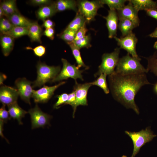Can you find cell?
I'll return each instance as SVG.
<instances>
[{
	"instance_id": "cell-48",
	"label": "cell",
	"mask_w": 157,
	"mask_h": 157,
	"mask_svg": "<svg viewBox=\"0 0 157 157\" xmlns=\"http://www.w3.org/2000/svg\"><path fill=\"white\" fill-rule=\"evenodd\" d=\"M153 47L157 51V41L155 42Z\"/></svg>"
},
{
	"instance_id": "cell-31",
	"label": "cell",
	"mask_w": 157,
	"mask_h": 157,
	"mask_svg": "<svg viewBox=\"0 0 157 157\" xmlns=\"http://www.w3.org/2000/svg\"><path fill=\"white\" fill-rule=\"evenodd\" d=\"M90 36L88 34L81 39L74 40L73 42L79 49L84 48H88L92 46L90 43Z\"/></svg>"
},
{
	"instance_id": "cell-30",
	"label": "cell",
	"mask_w": 157,
	"mask_h": 157,
	"mask_svg": "<svg viewBox=\"0 0 157 157\" xmlns=\"http://www.w3.org/2000/svg\"><path fill=\"white\" fill-rule=\"evenodd\" d=\"M76 32L70 30L65 29L59 35V38L65 41L67 44L74 40Z\"/></svg>"
},
{
	"instance_id": "cell-47",
	"label": "cell",
	"mask_w": 157,
	"mask_h": 157,
	"mask_svg": "<svg viewBox=\"0 0 157 157\" xmlns=\"http://www.w3.org/2000/svg\"><path fill=\"white\" fill-rule=\"evenodd\" d=\"M154 90L155 93L157 94V83L154 85Z\"/></svg>"
},
{
	"instance_id": "cell-38",
	"label": "cell",
	"mask_w": 157,
	"mask_h": 157,
	"mask_svg": "<svg viewBox=\"0 0 157 157\" xmlns=\"http://www.w3.org/2000/svg\"><path fill=\"white\" fill-rule=\"evenodd\" d=\"M29 3L35 6H39L40 7L49 5L52 3L53 1L50 0H31L29 1Z\"/></svg>"
},
{
	"instance_id": "cell-16",
	"label": "cell",
	"mask_w": 157,
	"mask_h": 157,
	"mask_svg": "<svg viewBox=\"0 0 157 157\" xmlns=\"http://www.w3.org/2000/svg\"><path fill=\"white\" fill-rule=\"evenodd\" d=\"M57 12L55 1L51 4L40 7L36 11V15L38 19L43 21L54 15Z\"/></svg>"
},
{
	"instance_id": "cell-8",
	"label": "cell",
	"mask_w": 157,
	"mask_h": 157,
	"mask_svg": "<svg viewBox=\"0 0 157 157\" xmlns=\"http://www.w3.org/2000/svg\"><path fill=\"white\" fill-rule=\"evenodd\" d=\"M114 38L117 42L120 49L126 51L133 57L141 60L136 51V46L138 39L134 33L132 32L124 37L118 38L115 36Z\"/></svg>"
},
{
	"instance_id": "cell-20",
	"label": "cell",
	"mask_w": 157,
	"mask_h": 157,
	"mask_svg": "<svg viewBox=\"0 0 157 157\" xmlns=\"http://www.w3.org/2000/svg\"><path fill=\"white\" fill-rule=\"evenodd\" d=\"M138 12L140 10L147 11L151 9L157 10V2L152 0H129Z\"/></svg>"
},
{
	"instance_id": "cell-27",
	"label": "cell",
	"mask_w": 157,
	"mask_h": 157,
	"mask_svg": "<svg viewBox=\"0 0 157 157\" xmlns=\"http://www.w3.org/2000/svg\"><path fill=\"white\" fill-rule=\"evenodd\" d=\"M101 3L103 5H107L110 10L118 11L121 9L125 5L127 0H101Z\"/></svg>"
},
{
	"instance_id": "cell-19",
	"label": "cell",
	"mask_w": 157,
	"mask_h": 157,
	"mask_svg": "<svg viewBox=\"0 0 157 157\" xmlns=\"http://www.w3.org/2000/svg\"><path fill=\"white\" fill-rule=\"evenodd\" d=\"M14 39L8 35L1 34L0 44L2 52L5 56H8L13 50Z\"/></svg>"
},
{
	"instance_id": "cell-6",
	"label": "cell",
	"mask_w": 157,
	"mask_h": 157,
	"mask_svg": "<svg viewBox=\"0 0 157 157\" xmlns=\"http://www.w3.org/2000/svg\"><path fill=\"white\" fill-rule=\"evenodd\" d=\"M77 12L85 19L87 23L94 20L98 10L103 7L100 0H80L77 2Z\"/></svg>"
},
{
	"instance_id": "cell-40",
	"label": "cell",
	"mask_w": 157,
	"mask_h": 157,
	"mask_svg": "<svg viewBox=\"0 0 157 157\" xmlns=\"http://www.w3.org/2000/svg\"><path fill=\"white\" fill-rule=\"evenodd\" d=\"M55 31L53 28H46L43 31V35L53 40L54 38Z\"/></svg>"
},
{
	"instance_id": "cell-5",
	"label": "cell",
	"mask_w": 157,
	"mask_h": 157,
	"mask_svg": "<svg viewBox=\"0 0 157 157\" xmlns=\"http://www.w3.org/2000/svg\"><path fill=\"white\" fill-rule=\"evenodd\" d=\"M120 48H116L113 51L109 53H105L102 57V62L99 67L98 72L95 76L101 74L110 75L115 72V69L116 67L119 58Z\"/></svg>"
},
{
	"instance_id": "cell-37",
	"label": "cell",
	"mask_w": 157,
	"mask_h": 157,
	"mask_svg": "<svg viewBox=\"0 0 157 157\" xmlns=\"http://www.w3.org/2000/svg\"><path fill=\"white\" fill-rule=\"evenodd\" d=\"M76 101V96L75 92L73 90L71 93L68 94V99L65 104L70 105L72 107L73 109V116H74V114L76 111L75 110Z\"/></svg>"
},
{
	"instance_id": "cell-49",
	"label": "cell",
	"mask_w": 157,
	"mask_h": 157,
	"mask_svg": "<svg viewBox=\"0 0 157 157\" xmlns=\"http://www.w3.org/2000/svg\"><path fill=\"white\" fill-rule=\"evenodd\" d=\"M121 157H127V156L126 155H123Z\"/></svg>"
},
{
	"instance_id": "cell-45",
	"label": "cell",
	"mask_w": 157,
	"mask_h": 157,
	"mask_svg": "<svg viewBox=\"0 0 157 157\" xmlns=\"http://www.w3.org/2000/svg\"><path fill=\"white\" fill-rule=\"evenodd\" d=\"M149 36L151 38H157V27L153 32L149 35Z\"/></svg>"
},
{
	"instance_id": "cell-17",
	"label": "cell",
	"mask_w": 157,
	"mask_h": 157,
	"mask_svg": "<svg viewBox=\"0 0 157 157\" xmlns=\"http://www.w3.org/2000/svg\"><path fill=\"white\" fill-rule=\"evenodd\" d=\"M42 27L37 21L32 22L28 28V35L31 42H36L41 43V38L43 32Z\"/></svg>"
},
{
	"instance_id": "cell-23",
	"label": "cell",
	"mask_w": 157,
	"mask_h": 157,
	"mask_svg": "<svg viewBox=\"0 0 157 157\" xmlns=\"http://www.w3.org/2000/svg\"><path fill=\"white\" fill-rule=\"evenodd\" d=\"M118 27L121 31L122 37H125L132 32L133 30L137 27L131 21L125 18L119 19Z\"/></svg>"
},
{
	"instance_id": "cell-26",
	"label": "cell",
	"mask_w": 157,
	"mask_h": 157,
	"mask_svg": "<svg viewBox=\"0 0 157 157\" xmlns=\"http://www.w3.org/2000/svg\"><path fill=\"white\" fill-rule=\"evenodd\" d=\"M67 44L71 49L72 54L77 63V67L79 68L83 67L85 68V69H88L89 67L85 64L83 60L80 51V49L78 48L73 42Z\"/></svg>"
},
{
	"instance_id": "cell-22",
	"label": "cell",
	"mask_w": 157,
	"mask_h": 157,
	"mask_svg": "<svg viewBox=\"0 0 157 157\" xmlns=\"http://www.w3.org/2000/svg\"><path fill=\"white\" fill-rule=\"evenodd\" d=\"M55 3L57 12L68 10L77 12V2L74 0H58L55 1Z\"/></svg>"
},
{
	"instance_id": "cell-11",
	"label": "cell",
	"mask_w": 157,
	"mask_h": 157,
	"mask_svg": "<svg viewBox=\"0 0 157 157\" xmlns=\"http://www.w3.org/2000/svg\"><path fill=\"white\" fill-rule=\"evenodd\" d=\"M33 82L25 78H19L15 81V84L17 88L21 98L25 102L31 104L30 98L32 97Z\"/></svg>"
},
{
	"instance_id": "cell-32",
	"label": "cell",
	"mask_w": 157,
	"mask_h": 157,
	"mask_svg": "<svg viewBox=\"0 0 157 157\" xmlns=\"http://www.w3.org/2000/svg\"><path fill=\"white\" fill-rule=\"evenodd\" d=\"M15 26L7 17H3L0 20V31L2 33L10 30Z\"/></svg>"
},
{
	"instance_id": "cell-1",
	"label": "cell",
	"mask_w": 157,
	"mask_h": 157,
	"mask_svg": "<svg viewBox=\"0 0 157 157\" xmlns=\"http://www.w3.org/2000/svg\"><path fill=\"white\" fill-rule=\"evenodd\" d=\"M110 86L115 99L137 114L139 108L135 101V95L143 86L151 84L145 73L122 75L115 72L109 75Z\"/></svg>"
},
{
	"instance_id": "cell-24",
	"label": "cell",
	"mask_w": 157,
	"mask_h": 157,
	"mask_svg": "<svg viewBox=\"0 0 157 157\" xmlns=\"http://www.w3.org/2000/svg\"><path fill=\"white\" fill-rule=\"evenodd\" d=\"M87 23L85 18L78 12L76 13L74 19L69 24L65 29L77 32Z\"/></svg>"
},
{
	"instance_id": "cell-7",
	"label": "cell",
	"mask_w": 157,
	"mask_h": 157,
	"mask_svg": "<svg viewBox=\"0 0 157 157\" xmlns=\"http://www.w3.org/2000/svg\"><path fill=\"white\" fill-rule=\"evenodd\" d=\"M61 61L63 65L62 68L52 82L66 80L69 78H73L75 81L77 78L83 81L82 75L83 70H80L75 65L71 64L66 59L62 58Z\"/></svg>"
},
{
	"instance_id": "cell-34",
	"label": "cell",
	"mask_w": 157,
	"mask_h": 157,
	"mask_svg": "<svg viewBox=\"0 0 157 157\" xmlns=\"http://www.w3.org/2000/svg\"><path fill=\"white\" fill-rule=\"evenodd\" d=\"M19 12L16 6V0H12L11 2L5 13V17H8L13 14Z\"/></svg>"
},
{
	"instance_id": "cell-25",
	"label": "cell",
	"mask_w": 157,
	"mask_h": 157,
	"mask_svg": "<svg viewBox=\"0 0 157 157\" xmlns=\"http://www.w3.org/2000/svg\"><path fill=\"white\" fill-rule=\"evenodd\" d=\"M28 28L19 26H14L9 31L1 34L8 35L15 39L25 35H28Z\"/></svg>"
},
{
	"instance_id": "cell-44",
	"label": "cell",
	"mask_w": 157,
	"mask_h": 157,
	"mask_svg": "<svg viewBox=\"0 0 157 157\" xmlns=\"http://www.w3.org/2000/svg\"><path fill=\"white\" fill-rule=\"evenodd\" d=\"M0 84L1 85H3V82L6 79L7 76L5 74L2 73L0 74Z\"/></svg>"
},
{
	"instance_id": "cell-13",
	"label": "cell",
	"mask_w": 157,
	"mask_h": 157,
	"mask_svg": "<svg viewBox=\"0 0 157 157\" xmlns=\"http://www.w3.org/2000/svg\"><path fill=\"white\" fill-rule=\"evenodd\" d=\"M92 85L91 83L81 84L78 83L76 81H75L73 90L75 92L76 96L75 110L78 106L88 105V92L89 88Z\"/></svg>"
},
{
	"instance_id": "cell-10",
	"label": "cell",
	"mask_w": 157,
	"mask_h": 157,
	"mask_svg": "<svg viewBox=\"0 0 157 157\" xmlns=\"http://www.w3.org/2000/svg\"><path fill=\"white\" fill-rule=\"evenodd\" d=\"M65 83V81H61L53 86H49L45 85L37 90H33L32 97L36 103L47 102L53 94L55 90Z\"/></svg>"
},
{
	"instance_id": "cell-3",
	"label": "cell",
	"mask_w": 157,
	"mask_h": 157,
	"mask_svg": "<svg viewBox=\"0 0 157 157\" xmlns=\"http://www.w3.org/2000/svg\"><path fill=\"white\" fill-rule=\"evenodd\" d=\"M37 77L33 82L32 87H40L48 82H52L60 71V66H50L38 61L36 66Z\"/></svg>"
},
{
	"instance_id": "cell-36",
	"label": "cell",
	"mask_w": 157,
	"mask_h": 157,
	"mask_svg": "<svg viewBox=\"0 0 157 157\" xmlns=\"http://www.w3.org/2000/svg\"><path fill=\"white\" fill-rule=\"evenodd\" d=\"M6 105L3 104L0 108V120L6 123L10 118L8 111L6 109Z\"/></svg>"
},
{
	"instance_id": "cell-43",
	"label": "cell",
	"mask_w": 157,
	"mask_h": 157,
	"mask_svg": "<svg viewBox=\"0 0 157 157\" xmlns=\"http://www.w3.org/2000/svg\"><path fill=\"white\" fill-rule=\"evenodd\" d=\"M4 123L3 121L0 120V135L2 138H4L7 142H8V141L5 137L3 133V127Z\"/></svg>"
},
{
	"instance_id": "cell-35",
	"label": "cell",
	"mask_w": 157,
	"mask_h": 157,
	"mask_svg": "<svg viewBox=\"0 0 157 157\" xmlns=\"http://www.w3.org/2000/svg\"><path fill=\"white\" fill-rule=\"evenodd\" d=\"M68 97V94L66 93H63L57 96L56 97L58 98V100L53 106L54 108H58L62 105L65 104Z\"/></svg>"
},
{
	"instance_id": "cell-18",
	"label": "cell",
	"mask_w": 157,
	"mask_h": 157,
	"mask_svg": "<svg viewBox=\"0 0 157 157\" xmlns=\"http://www.w3.org/2000/svg\"><path fill=\"white\" fill-rule=\"evenodd\" d=\"M8 112L11 117L16 119L19 124H23L22 119L28 112L21 108L15 102L7 106Z\"/></svg>"
},
{
	"instance_id": "cell-2",
	"label": "cell",
	"mask_w": 157,
	"mask_h": 157,
	"mask_svg": "<svg viewBox=\"0 0 157 157\" xmlns=\"http://www.w3.org/2000/svg\"><path fill=\"white\" fill-rule=\"evenodd\" d=\"M141 60L133 57L127 53L126 56L119 58L115 72L122 75L147 73V69L140 63Z\"/></svg>"
},
{
	"instance_id": "cell-15",
	"label": "cell",
	"mask_w": 157,
	"mask_h": 157,
	"mask_svg": "<svg viewBox=\"0 0 157 157\" xmlns=\"http://www.w3.org/2000/svg\"><path fill=\"white\" fill-rule=\"evenodd\" d=\"M103 17L106 20V26L107 28L109 38H112L117 35L118 27V22L119 18L117 12L115 10H109L108 14Z\"/></svg>"
},
{
	"instance_id": "cell-14",
	"label": "cell",
	"mask_w": 157,
	"mask_h": 157,
	"mask_svg": "<svg viewBox=\"0 0 157 157\" xmlns=\"http://www.w3.org/2000/svg\"><path fill=\"white\" fill-rule=\"evenodd\" d=\"M128 1V4L125 6L121 9L117 11L119 19L125 18L128 19L133 22L137 27L140 24L138 11L129 0Z\"/></svg>"
},
{
	"instance_id": "cell-33",
	"label": "cell",
	"mask_w": 157,
	"mask_h": 157,
	"mask_svg": "<svg viewBox=\"0 0 157 157\" xmlns=\"http://www.w3.org/2000/svg\"><path fill=\"white\" fill-rule=\"evenodd\" d=\"M27 50H31L33 51L34 54L36 56L41 57L45 55L46 53V48L45 46L42 45L37 46L34 48L28 46L25 48Z\"/></svg>"
},
{
	"instance_id": "cell-42",
	"label": "cell",
	"mask_w": 157,
	"mask_h": 157,
	"mask_svg": "<svg viewBox=\"0 0 157 157\" xmlns=\"http://www.w3.org/2000/svg\"><path fill=\"white\" fill-rule=\"evenodd\" d=\"M146 11L148 15L155 19L157 21V10L151 9Z\"/></svg>"
},
{
	"instance_id": "cell-29",
	"label": "cell",
	"mask_w": 157,
	"mask_h": 157,
	"mask_svg": "<svg viewBox=\"0 0 157 157\" xmlns=\"http://www.w3.org/2000/svg\"><path fill=\"white\" fill-rule=\"evenodd\" d=\"M147 60L148 65L147 68L148 71H150L157 76V52L153 55L145 58Z\"/></svg>"
},
{
	"instance_id": "cell-9",
	"label": "cell",
	"mask_w": 157,
	"mask_h": 157,
	"mask_svg": "<svg viewBox=\"0 0 157 157\" xmlns=\"http://www.w3.org/2000/svg\"><path fill=\"white\" fill-rule=\"evenodd\" d=\"M28 113L31 116L32 129L43 127L49 124L51 116L43 112L37 104L30 109Z\"/></svg>"
},
{
	"instance_id": "cell-4",
	"label": "cell",
	"mask_w": 157,
	"mask_h": 157,
	"mask_svg": "<svg viewBox=\"0 0 157 157\" xmlns=\"http://www.w3.org/2000/svg\"><path fill=\"white\" fill-rule=\"evenodd\" d=\"M125 132L131 138L133 143V149L131 157H135L141 147L157 136L153 134L149 127L138 132L125 131Z\"/></svg>"
},
{
	"instance_id": "cell-39",
	"label": "cell",
	"mask_w": 157,
	"mask_h": 157,
	"mask_svg": "<svg viewBox=\"0 0 157 157\" xmlns=\"http://www.w3.org/2000/svg\"><path fill=\"white\" fill-rule=\"evenodd\" d=\"M88 31V29L86 27V24L81 27L76 32L74 40H76L81 39L86 35V33Z\"/></svg>"
},
{
	"instance_id": "cell-21",
	"label": "cell",
	"mask_w": 157,
	"mask_h": 157,
	"mask_svg": "<svg viewBox=\"0 0 157 157\" xmlns=\"http://www.w3.org/2000/svg\"><path fill=\"white\" fill-rule=\"evenodd\" d=\"M15 26L28 28L33 22L22 15L19 12L15 13L7 17Z\"/></svg>"
},
{
	"instance_id": "cell-12",
	"label": "cell",
	"mask_w": 157,
	"mask_h": 157,
	"mask_svg": "<svg viewBox=\"0 0 157 157\" xmlns=\"http://www.w3.org/2000/svg\"><path fill=\"white\" fill-rule=\"evenodd\" d=\"M19 93L14 88L2 85L0 88V101L3 104L8 105L17 102Z\"/></svg>"
},
{
	"instance_id": "cell-41",
	"label": "cell",
	"mask_w": 157,
	"mask_h": 157,
	"mask_svg": "<svg viewBox=\"0 0 157 157\" xmlns=\"http://www.w3.org/2000/svg\"><path fill=\"white\" fill-rule=\"evenodd\" d=\"M55 25L54 22L51 20L48 19L43 21L42 27L46 28H53Z\"/></svg>"
},
{
	"instance_id": "cell-46",
	"label": "cell",
	"mask_w": 157,
	"mask_h": 157,
	"mask_svg": "<svg viewBox=\"0 0 157 157\" xmlns=\"http://www.w3.org/2000/svg\"><path fill=\"white\" fill-rule=\"evenodd\" d=\"M4 16H5L4 13L2 8L0 6V19L3 17Z\"/></svg>"
},
{
	"instance_id": "cell-28",
	"label": "cell",
	"mask_w": 157,
	"mask_h": 157,
	"mask_svg": "<svg viewBox=\"0 0 157 157\" xmlns=\"http://www.w3.org/2000/svg\"><path fill=\"white\" fill-rule=\"evenodd\" d=\"M107 76L105 74H101L96 80L91 83L92 85H95L99 86L103 90L105 94H108L109 93L110 91L106 80Z\"/></svg>"
}]
</instances>
